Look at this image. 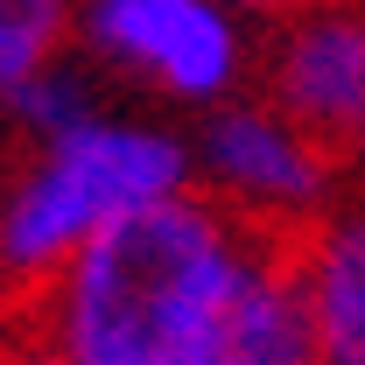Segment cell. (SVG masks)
<instances>
[{
	"instance_id": "obj_1",
	"label": "cell",
	"mask_w": 365,
	"mask_h": 365,
	"mask_svg": "<svg viewBox=\"0 0 365 365\" xmlns=\"http://www.w3.org/2000/svg\"><path fill=\"white\" fill-rule=\"evenodd\" d=\"M36 330L71 365H317L288 239L197 190L113 225L43 281Z\"/></svg>"
},
{
	"instance_id": "obj_2",
	"label": "cell",
	"mask_w": 365,
	"mask_h": 365,
	"mask_svg": "<svg viewBox=\"0 0 365 365\" xmlns=\"http://www.w3.org/2000/svg\"><path fill=\"white\" fill-rule=\"evenodd\" d=\"M190 190V140L162 113L98 98L85 120L29 140L21 169L0 182V281L36 295L91 239Z\"/></svg>"
},
{
	"instance_id": "obj_3",
	"label": "cell",
	"mask_w": 365,
	"mask_h": 365,
	"mask_svg": "<svg viewBox=\"0 0 365 365\" xmlns=\"http://www.w3.org/2000/svg\"><path fill=\"white\" fill-rule=\"evenodd\" d=\"M260 29L225 0H78L71 56L98 85L140 91L169 113H204L253 85Z\"/></svg>"
},
{
	"instance_id": "obj_4",
	"label": "cell",
	"mask_w": 365,
	"mask_h": 365,
	"mask_svg": "<svg viewBox=\"0 0 365 365\" xmlns=\"http://www.w3.org/2000/svg\"><path fill=\"white\" fill-rule=\"evenodd\" d=\"M182 140H190V190L253 232L295 239L344 204V155L295 127L253 85L204 106Z\"/></svg>"
},
{
	"instance_id": "obj_5",
	"label": "cell",
	"mask_w": 365,
	"mask_h": 365,
	"mask_svg": "<svg viewBox=\"0 0 365 365\" xmlns=\"http://www.w3.org/2000/svg\"><path fill=\"white\" fill-rule=\"evenodd\" d=\"M253 91L295 127L351 155L365 134V14L359 0H309L260 29Z\"/></svg>"
},
{
	"instance_id": "obj_6",
	"label": "cell",
	"mask_w": 365,
	"mask_h": 365,
	"mask_svg": "<svg viewBox=\"0 0 365 365\" xmlns=\"http://www.w3.org/2000/svg\"><path fill=\"white\" fill-rule=\"evenodd\" d=\"M288 260L317 365H365V218L344 204L323 211L288 239Z\"/></svg>"
},
{
	"instance_id": "obj_7",
	"label": "cell",
	"mask_w": 365,
	"mask_h": 365,
	"mask_svg": "<svg viewBox=\"0 0 365 365\" xmlns=\"http://www.w3.org/2000/svg\"><path fill=\"white\" fill-rule=\"evenodd\" d=\"M98 98H106V85H98L85 63L63 49V56L36 63L21 85L7 91V98H0V113H7V120H14L29 140H43V134H56V127H71V120H85Z\"/></svg>"
},
{
	"instance_id": "obj_8",
	"label": "cell",
	"mask_w": 365,
	"mask_h": 365,
	"mask_svg": "<svg viewBox=\"0 0 365 365\" xmlns=\"http://www.w3.org/2000/svg\"><path fill=\"white\" fill-rule=\"evenodd\" d=\"M71 14L78 0H0V98L36 63L71 49Z\"/></svg>"
},
{
	"instance_id": "obj_9",
	"label": "cell",
	"mask_w": 365,
	"mask_h": 365,
	"mask_svg": "<svg viewBox=\"0 0 365 365\" xmlns=\"http://www.w3.org/2000/svg\"><path fill=\"white\" fill-rule=\"evenodd\" d=\"M0 365H71V359H63V351H56V344H49L43 330H36V323H29V330H14V337H7V344H0Z\"/></svg>"
},
{
	"instance_id": "obj_10",
	"label": "cell",
	"mask_w": 365,
	"mask_h": 365,
	"mask_svg": "<svg viewBox=\"0 0 365 365\" xmlns=\"http://www.w3.org/2000/svg\"><path fill=\"white\" fill-rule=\"evenodd\" d=\"M225 7H239L253 29H267V21H281V14H295V7H309V0H225Z\"/></svg>"
}]
</instances>
